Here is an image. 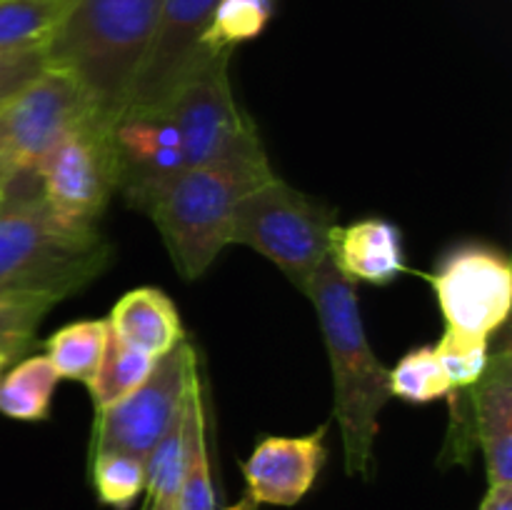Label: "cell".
<instances>
[{"label":"cell","instance_id":"cell-1","mask_svg":"<svg viewBox=\"0 0 512 510\" xmlns=\"http://www.w3.org/2000/svg\"><path fill=\"white\" fill-rule=\"evenodd\" d=\"M305 295L318 313L328 350L335 390L333 415L343 435L345 470L355 478H368L380 430V410L393 398L388 368L370 348L355 283L338 273L330 255L315 270Z\"/></svg>","mask_w":512,"mask_h":510},{"label":"cell","instance_id":"cell-2","mask_svg":"<svg viewBox=\"0 0 512 510\" xmlns=\"http://www.w3.org/2000/svg\"><path fill=\"white\" fill-rule=\"evenodd\" d=\"M35 173H18L0 198V290H35L68 298L98 278L110 263L108 240L98 225L60 218Z\"/></svg>","mask_w":512,"mask_h":510},{"label":"cell","instance_id":"cell-3","mask_svg":"<svg viewBox=\"0 0 512 510\" xmlns=\"http://www.w3.org/2000/svg\"><path fill=\"white\" fill-rule=\"evenodd\" d=\"M163 0H73L45 48L48 68L73 75L108 118L123 113L160 23Z\"/></svg>","mask_w":512,"mask_h":510},{"label":"cell","instance_id":"cell-4","mask_svg":"<svg viewBox=\"0 0 512 510\" xmlns=\"http://www.w3.org/2000/svg\"><path fill=\"white\" fill-rule=\"evenodd\" d=\"M270 163H215L185 168L133 200L148 213L185 280H198L233 243L240 198L273 178Z\"/></svg>","mask_w":512,"mask_h":510},{"label":"cell","instance_id":"cell-5","mask_svg":"<svg viewBox=\"0 0 512 510\" xmlns=\"http://www.w3.org/2000/svg\"><path fill=\"white\" fill-rule=\"evenodd\" d=\"M335 213L273 175L248 190L235 208L233 243L248 245L278 265L305 295L330 250Z\"/></svg>","mask_w":512,"mask_h":510},{"label":"cell","instance_id":"cell-6","mask_svg":"<svg viewBox=\"0 0 512 510\" xmlns=\"http://www.w3.org/2000/svg\"><path fill=\"white\" fill-rule=\"evenodd\" d=\"M230 55L233 53L203 55L163 105L178 128L185 168L270 163L255 123L243 113L233 95Z\"/></svg>","mask_w":512,"mask_h":510},{"label":"cell","instance_id":"cell-7","mask_svg":"<svg viewBox=\"0 0 512 510\" xmlns=\"http://www.w3.org/2000/svg\"><path fill=\"white\" fill-rule=\"evenodd\" d=\"M98 118L108 115L73 75L45 68L0 108V145L15 173H35L55 145Z\"/></svg>","mask_w":512,"mask_h":510},{"label":"cell","instance_id":"cell-8","mask_svg":"<svg viewBox=\"0 0 512 510\" xmlns=\"http://www.w3.org/2000/svg\"><path fill=\"white\" fill-rule=\"evenodd\" d=\"M113 120L98 118L55 145L38 163L45 203L70 223L98 225L120 188V165L110 140Z\"/></svg>","mask_w":512,"mask_h":510},{"label":"cell","instance_id":"cell-9","mask_svg":"<svg viewBox=\"0 0 512 510\" xmlns=\"http://www.w3.org/2000/svg\"><path fill=\"white\" fill-rule=\"evenodd\" d=\"M445 328L490 340L512 308V265L508 255L483 243L450 250L430 275Z\"/></svg>","mask_w":512,"mask_h":510},{"label":"cell","instance_id":"cell-10","mask_svg":"<svg viewBox=\"0 0 512 510\" xmlns=\"http://www.w3.org/2000/svg\"><path fill=\"white\" fill-rule=\"evenodd\" d=\"M195 368L190 340L155 363L150 378L135 393L105 410H95L90 453L120 450L145 460L165 430L178 418L188 378Z\"/></svg>","mask_w":512,"mask_h":510},{"label":"cell","instance_id":"cell-11","mask_svg":"<svg viewBox=\"0 0 512 510\" xmlns=\"http://www.w3.org/2000/svg\"><path fill=\"white\" fill-rule=\"evenodd\" d=\"M220 0H163L160 23L125 108H163L203 55L198 43Z\"/></svg>","mask_w":512,"mask_h":510},{"label":"cell","instance_id":"cell-12","mask_svg":"<svg viewBox=\"0 0 512 510\" xmlns=\"http://www.w3.org/2000/svg\"><path fill=\"white\" fill-rule=\"evenodd\" d=\"M325 430L328 425L308 435H270L260 440L243 463L245 495L238 510H255L260 505L290 508L300 503L328 458Z\"/></svg>","mask_w":512,"mask_h":510},{"label":"cell","instance_id":"cell-13","mask_svg":"<svg viewBox=\"0 0 512 510\" xmlns=\"http://www.w3.org/2000/svg\"><path fill=\"white\" fill-rule=\"evenodd\" d=\"M120 188L133 203L140 193L185 170L178 128L165 108H125L110 123Z\"/></svg>","mask_w":512,"mask_h":510},{"label":"cell","instance_id":"cell-14","mask_svg":"<svg viewBox=\"0 0 512 510\" xmlns=\"http://www.w3.org/2000/svg\"><path fill=\"white\" fill-rule=\"evenodd\" d=\"M473 433L488 465L490 485H512V355L508 345L488 358L473 385Z\"/></svg>","mask_w":512,"mask_h":510},{"label":"cell","instance_id":"cell-15","mask_svg":"<svg viewBox=\"0 0 512 510\" xmlns=\"http://www.w3.org/2000/svg\"><path fill=\"white\" fill-rule=\"evenodd\" d=\"M328 255L338 273L353 283L388 285L405 270L403 233L383 218H365L345 228L335 225Z\"/></svg>","mask_w":512,"mask_h":510},{"label":"cell","instance_id":"cell-16","mask_svg":"<svg viewBox=\"0 0 512 510\" xmlns=\"http://www.w3.org/2000/svg\"><path fill=\"white\" fill-rule=\"evenodd\" d=\"M108 328L125 345H133L155 360L185 340L178 308L160 288L128 290L110 310Z\"/></svg>","mask_w":512,"mask_h":510},{"label":"cell","instance_id":"cell-17","mask_svg":"<svg viewBox=\"0 0 512 510\" xmlns=\"http://www.w3.org/2000/svg\"><path fill=\"white\" fill-rule=\"evenodd\" d=\"M205 398L198 365L188 378L183 398V475L178 488V510H215L213 480H210L208 440H205Z\"/></svg>","mask_w":512,"mask_h":510},{"label":"cell","instance_id":"cell-18","mask_svg":"<svg viewBox=\"0 0 512 510\" xmlns=\"http://www.w3.org/2000/svg\"><path fill=\"white\" fill-rule=\"evenodd\" d=\"M73 0H0V53L45 50Z\"/></svg>","mask_w":512,"mask_h":510},{"label":"cell","instance_id":"cell-19","mask_svg":"<svg viewBox=\"0 0 512 510\" xmlns=\"http://www.w3.org/2000/svg\"><path fill=\"white\" fill-rule=\"evenodd\" d=\"M58 373L45 355H30L0 378V413L13 420H45Z\"/></svg>","mask_w":512,"mask_h":510},{"label":"cell","instance_id":"cell-20","mask_svg":"<svg viewBox=\"0 0 512 510\" xmlns=\"http://www.w3.org/2000/svg\"><path fill=\"white\" fill-rule=\"evenodd\" d=\"M155 363L158 360L153 355L143 353V350L133 348V345H125L108 328L103 358H100L93 380L88 383L95 400V410L110 408V405L120 403L130 393H135L150 378Z\"/></svg>","mask_w":512,"mask_h":510},{"label":"cell","instance_id":"cell-21","mask_svg":"<svg viewBox=\"0 0 512 510\" xmlns=\"http://www.w3.org/2000/svg\"><path fill=\"white\" fill-rule=\"evenodd\" d=\"M275 0H220L200 35V53H233L238 45L258 38L273 20Z\"/></svg>","mask_w":512,"mask_h":510},{"label":"cell","instance_id":"cell-22","mask_svg":"<svg viewBox=\"0 0 512 510\" xmlns=\"http://www.w3.org/2000/svg\"><path fill=\"white\" fill-rule=\"evenodd\" d=\"M108 320H78L50 335L48 355L58 378L88 385L103 358Z\"/></svg>","mask_w":512,"mask_h":510},{"label":"cell","instance_id":"cell-23","mask_svg":"<svg viewBox=\"0 0 512 510\" xmlns=\"http://www.w3.org/2000/svg\"><path fill=\"white\" fill-rule=\"evenodd\" d=\"M388 388L393 398L405 403L425 405L435 400H450L458 395L440 365L433 345H423L403 355L393 370H388Z\"/></svg>","mask_w":512,"mask_h":510},{"label":"cell","instance_id":"cell-24","mask_svg":"<svg viewBox=\"0 0 512 510\" xmlns=\"http://www.w3.org/2000/svg\"><path fill=\"white\" fill-rule=\"evenodd\" d=\"M58 300L35 290H0V348L13 355L28 353L40 320Z\"/></svg>","mask_w":512,"mask_h":510},{"label":"cell","instance_id":"cell-25","mask_svg":"<svg viewBox=\"0 0 512 510\" xmlns=\"http://www.w3.org/2000/svg\"><path fill=\"white\" fill-rule=\"evenodd\" d=\"M93 485L100 503L125 510L145 490V460L120 450L93 453Z\"/></svg>","mask_w":512,"mask_h":510},{"label":"cell","instance_id":"cell-26","mask_svg":"<svg viewBox=\"0 0 512 510\" xmlns=\"http://www.w3.org/2000/svg\"><path fill=\"white\" fill-rule=\"evenodd\" d=\"M183 405H180L178 418L173 420L163 438L155 443L145 458V490L150 498L158 500H178L180 475H183Z\"/></svg>","mask_w":512,"mask_h":510},{"label":"cell","instance_id":"cell-27","mask_svg":"<svg viewBox=\"0 0 512 510\" xmlns=\"http://www.w3.org/2000/svg\"><path fill=\"white\" fill-rule=\"evenodd\" d=\"M435 353H438L440 365H443L445 375L455 390L473 388L483 378L490 358L488 340L455 333L450 328H445L443 338L435 345Z\"/></svg>","mask_w":512,"mask_h":510},{"label":"cell","instance_id":"cell-28","mask_svg":"<svg viewBox=\"0 0 512 510\" xmlns=\"http://www.w3.org/2000/svg\"><path fill=\"white\" fill-rule=\"evenodd\" d=\"M48 68L45 50H15L0 53V108L18 93L20 88L38 78Z\"/></svg>","mask_w":512,"mask_h":510},{"label":"cell","instance_id":"cell-29","mask_svg":"<svg viewBox=\"0 0 512 510\" xmlns=\"http://www.w3.org/2000/svg\"><path fill=\"white\" fill-rule=\"evenodd\" d=\"M480 510H512V485H490Z\"/></svg>","mask_w":512,"mask_h":510},{"label":"cell","instance_id":"cell-30","mask_svg":"<svg viewBox=\"0 0 512 510\" xmlns=\"http://www.w3.org/2000/svg\"><path fill=\"white\" fill-rule=\"evenodd\" d=\"M15 175H18V173H15V168H13V163H10L8 153H5L3 145H0V195H3V190L8 188V183L15 178Z\"/></svg>","mask_w":512,"mask_h":510},{"label":"cell","instance_id":"cell-31","mask_svg":"<svg viewBox=\"0 0 512 510\" xmlns=\"http://www.w3.org/2000/svg\"><path fill=\"white\" fill-rule=\"evenodd\" d=\"M145 510H178V505H175L173 500H158V498H150V495H148Z\"/></svg>","mask_w":512,"mask_h":510},{"label":"cell","instance_id":"cell-32","mask_svg":"<svg viewBox=\"0 0 512 510\" xmlns=\"http://www.w3.org/2000/svg\"><path fill=\"white\" fill-rule=\"evenodd\" d=\"M13 358H15L13 353H8V350L0 348V375H3V370L8 368V363H10V360H13Z\"/></svg>","mask_w":512,"mask_h":510},{"label":"cell","instance_id":"cell-33","mask_svg":"<svg viewBox=\"0 0 512 510\" xmlns=\"http://www.w3.org/2000/svg\"><path fill=\"white\" fill-rule=\"evenodd\" d=\"M0 198H3V195H0Z\"/></svg>","mask_w":512,"mask_h":510}]
</instances>
